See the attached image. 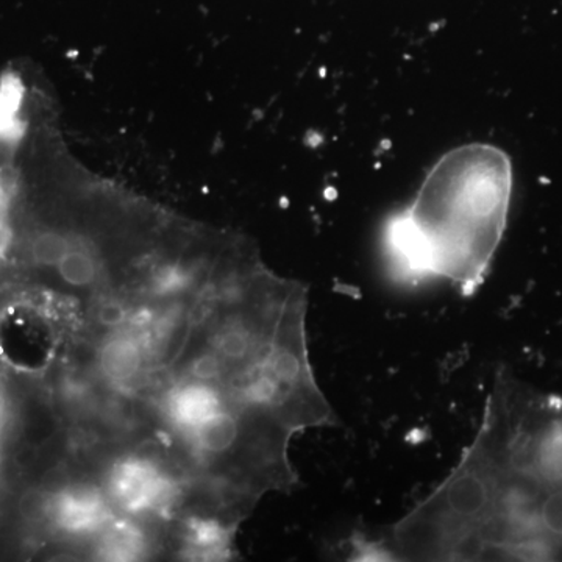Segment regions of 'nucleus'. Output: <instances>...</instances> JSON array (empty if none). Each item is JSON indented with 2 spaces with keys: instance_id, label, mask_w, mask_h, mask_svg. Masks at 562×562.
<instances>
[{
  "instance_id": "nucleus-1",
  "label": "nucleus",
  "mask_w": 562,
  "mask_h": 562,
  "mask_svg": "<svg viewBox=\"0 0 562 562\" xmlns=\"http://www.w3.org/2000/svg\"><path fill=\"white\" fill-rule=\"evenodd\" d=\"M513 162L501 147L446 151L408 205L384 222V260L406 283L447 280L471 294L486 279L512 206Z\"/></svg>"
},
{
  "instance_id": "nucleus-3",
  "label": "nucleus",
  "mask_w": 562,
  "mask_h": 562,
  "mask_svg": "<svg viewBox=\"0 0 562 562\" xmlns=\"http://www.w3.org/2000/svg\"><path fill=\"white\" fill-rule=\"evenodd\" d=\"M5 425L0 424V461H2L3 450H5Z\"/></svg>"
},
{
  "instance_id": "nucleus-2",
  "label": "nucleus",
  "mask_w": 562,
  "mask_h": 562,
  "mask_svg": "<svg viewBox=\"0 0 562 562\" xmlns=\"http://www.w3.org/2000/svg\"><path fill=\"white\" fill-rule=\"evenodd\" d=\"M7 417H9V409H7L5 397L0 392V424L7 425Z\"/></svg>"
}]
</instances>
